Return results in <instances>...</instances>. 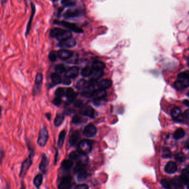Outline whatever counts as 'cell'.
<instances>
[{"instance_id": "6da1fadb", "label": "cell", "mask_w": 189, "mask_h": 189, "mask_svg": "<svg viewBox=\"0 0 189 189\" xmlns=\"http://www.w3.org/2000/svg\"><path fill=\"white\" fill-rule=\"evenodd\" d=\"M174 86L176 89L181 90L189 86V71H185L179 74L178 80L174 82Z\"/></svg>"}, {"instance_id": "7a4b0ae2", "label": "cell", "mask_w": 189, "mask_h": 189, "mask_svg": "<svg viewBox=\"0 0 189 189\" xmlns=\"http://www.w3.org/2000/svg\"><path fill=\"white\" fill-rule=\"evenodd\" d=\"M50 36L61 42L71 38L72 32L61 28H55L50 32Z\"/></svg>"}, {"instance_id": "3957f363", "label": "cell", "mask_w": 189, "mask_h": 189, "mask_svg": "<svg viewBox=\"0 0 189 189\" xmlns=\"http://www.w3.org/2000/svg\"><path fill=\"white\" fill-rule=\"evenodd\" d=\"M92 149V142L88 140L81 141L78 145V150L84 154H87L91 152Z\"/></svg>"}, {"instance_id": "277c9868", "label": "cell", "mask_w": 189, "mask_h": 189, "mask_svg": "<svg viewBox=\"0 0 189 189\" xmlns=\"http://www.w3.org/2000/svg\"><path fill=\"white\" fill-rule=\"evenodd\" d=\"M54 23L57 24V25L62 26L68 29H69V30L78 33H81L83 32L82 29L79 28V27H78L75 23H69V22H66V21H56V20L54 21Z\"/></svg>"}, {"instance_id": "5b68a950", "label": "cell", "mask_w": 189, "mask_h": 189, "mask_svg": "<svg viewBox=\"0 0 189 189\" xmlns=\"http://www.w3.org/2000/svg\"><path fill=\"white\" fill-rule=\"evenodd\" d=\"M49 138V134L47 129L45 127L41 129L39 133V136L38 138V145L40 147H43L45 146L47 142L48 141Z\"/></svg>"}, {"instance_id": "8992f818", "label": "cell", "mask_w": 189, "mask_h": 189, "mask_svg": "<svg viewBox=\"0 0 189 189\" xmlns=\"http://www.w3.org/2000/svg\"><path fill=\"white\" fill-rule=\"evenodd\" d=\"M83 12L79 8H69L63 14L64 19H69L77 18L83 15Z\"/></svg>"}, {"instance_id": "52a82bcc", "label": "cell", "mask_w": 189, "mask_h": 189, "mask_svg": "<svg viewBox=\"0 0 189 189\" xmlns=\"http://www.w3.org/2000/svg\"><path fill=\"white\" fill-rule=\"evenodd\" d=\"M33 156V153H31L29 156L27 157V159L24 160V162L22 164L21 168L20 171V177H24V175L26 173L28 169L32 165V158Z\"/></svg>"}, {"instance_id": "ba28073f", "label": "cell", "mask_w": 189, "mask_h": 189, "mask_svg": "<svg viewBox=\"0 0 189 189\" xmlns=\"http://www.w3.org/2000/svg\"><path fill=\"white\" fill-rule=\"evenodd\" d=\"M171 115L176 122H181L184 120V115L182 113L181 109L178 107H174L171 111Z\"/></svg>"}, {"instance_id": "9c48e42d", "label": "cell", "mask_w": 189, "mask_h": 189, "mask_svg": "<svg viewBox=\"0 0 189 189\" xmlns=\"http://www.w3.org/2000/svg\"><path fill=\"white\" fill-rule=\"evenodd\" d=\"M97 132V130L96 126L93 124H89L84 129L83 133L85 136L88 138H92L96 136Z\"/></svg>"}, {"instance_id": "30bf717a", "label": "cell", "mask_w": 189, "mask_h": 189, "mask_svg": "<svg viewBox=\"0 0 189 189\" xmlns=\"http://www.w3.org/2000/svg\"><path fill=\"white\" fill-rule=\"evenodd\" d=\"M77 44L76 40L73 38H70L67 40L59 42L58 46L62 48H69L74 47Z\"/></svg>"}, {"instance_id": "8fae6325", "label": "cell", "mask_w": 189, "mask_h": 189, "mask_svg": "<svg viewBox=\"0 0 189 189\" xmlns=\"http://www.w3.org/2000/svg\"><path fill=\"white\" fill-rule=\"evenodd\" d=\"M72 178L70 176L63 177L58 185L59 189H70L72 185Z\"/></svg>"}, {"instance_id": "7c38bea8", "label": "cell", "mask_w": 189, "mask_h": 189, "mask_svg": "<svg viewBox=\"0 0 189 189\" xmlns=\"http://www.w3.org/2000/svg\"><path fill=\"white\" fill-rule=\"evenodd\" d=\"M43 82V75L42 74L39 73L37 74L35 78V91L36 94L40 93L42 87Z\"/></svg>"}, {"instance_id": "4fadbf2b", "label": "cell", "mask_w": 189, "mask_h": 189, "mask_svg": "<svg viewBox=\"0 0 189 189\" xmlns=\"http://www.w3.org/2000/svg\"><path fill=\"white\" fill-rule=\"evenodd\" d=\"M80 142V136L79 132L75 131L71 136L69 139V143L70 145L74 147L77 145H79Z\"/></svg>"}, {"instance_id": "5bb4252c", "label": "cell", "mask_w": 189, "mask_h": 189, "mask_svg": "<svg viewBox=\"0 0 189 189\" xmlns=\"http://www.w3.org/2000/svg\"><path fill=\"white\" fill-rule=\"evenodd\" d=\"M58 57L62 60H68L72 58L73 53L70 50L66 49H61L58 52Z\"/></svg>"}, {"instance_id": "9a60e30c", "label": "cell", "mask_w": 189, "mask_h": 189, "mask_svg": "<svg viewBox=\"0 0 189 189\" xmlns=\"http://www.w3.org/2000/svg\"><path fill=\"white\" fill-rule=\"evenodd\" d=\"M39 169L43 174H46L48 170V158L45 154H43Z\"/></svg>"}, {"instance_id": "2e32d148", "label": "cell", "mask_w": 189, "mask_h": 189, "mask_svg": "<svg viewBox=\"0 0 189 189\" xmlns=\"http://www.w3.org/2000/svg\"><path fill=\"white\" fill-rule=\"evenodd\" d=\"M79 74V69L76 66H73L72 68L68 69L65 72V76L69 78H75Z\"/></svg>"}, {"instance_id": "e0dca14e", "label": "cell", "mask_w": 189, "mask_h": 189, "mask_svg": "<svg viewBox=\"0 0 189 189\" xmlns=\"http://www.w3.org/2000/svg\"><path fill=\"white\" fill-rule=\"evenodd\" d=\"M177 170V164L174 162H169L165 166V171L168 174L175 173Z\"/></svg>"}, {"instance_id": "ac0fdd59", "label": "cell", "mask_w": 189, "mask_h": 189, "mask_svg": "<svg viewBox=\"0 0 189 189\" xmlns=\"http://www.w3.org/2000/svg\"><path fill=\"white\" fill-rule=\"evenodd\" d=\"M66 96L70 103L75 102L78 96L77 93H75L72 88H68L66 90Z\"/></svg>"}, {"instance_id": "d6986e66", "label": "cell", "mask_w": 189, "mask_h": 189, "mask_svg": "<svg viewBox=\"0 0 189 189\" xmlns=\"http://www.w3.org/2000/svg\"><path fill=\"white\" fill-rule=\"evenodd\" d=\"M81 113L85 116L94 118L96 116V112L91 106H87L83 108Z\"/></svg>"}, {"instance_id": "ffe728a7", "label": "cell", "mask_w": 189, "mask_h": 189, "mask_svg": "<svg viewBox=\"0 0 189 189\" xmlns=\"http://www.w3.org/2000/svg\"><path fill=\"white\" fill-rule=\"evenodd\" d=\"M106 96H107V92L105 91V90L99 89L95 90L93 95L92 97L93 99L94 100H98L105 98Z\"/></svg>"}, {"instance_id": "44dd1931", "label": "cell", "mask_w": 189, "mask_h": 189, "mask_svg": "<svg viewBox=\"0 0 189 189\" xmlns=\"http://www.w3.org/2000/svg\"><path fill=\"white\" fill-rule=\"evenodd\" d=\"M96 90L94 89V85H89L85 89L83 90L82 92V96L85 97H92L93 95L94 92Z\"/></svg>"}, {"instance_id": "7402d4cb", "label": "cell", "mask_w": 189, "mask_h": 189, "mask_svg": "<svg viewBox=\"0 0 189 189\" xmlns=\"http://www.w3.org/2000/svg\"><path fill=\"white\" fill-rule=\"evenodd\" d=\"M31 8H32V13L31 15L30 16V19H29L28 23L27 24V28H26V36L27 37V35L29 33L30 29L31 28V25H32V22L33 19V17L35 15V12H36V8H35V6L31 3Z\"/></svg>"}, {"instance_id": "603a6c76", "label": "cell", "mask_w": 189, "mask_h": 189, "mask_svg": "<svg viewBox=\"0 0 189 189\" xmlns=\"http://www.w3.org/2000/svg\"><path fill=\"white\" fill-rule=\"evenodd\" d=\"M112 82L109 79H104L98 83V87L101 89L105 90L112 86Z\"/></svg>"}, {"instance_id": "cb8c5ba5", "label": "cell", "mask_w": 189, "mask_h": 189, "mask_svg": "<svg viewBox=\"0 0 189 189\" xmlns=\"http://www.w3.org/2000/svg\"><path fill=\"white\" fill-rule=\"evenodd\" d=\"M64 116L62 113H58L57 114L54 121V124L56 127H58L61 126L63 122L64 121Z\"/></svg>"}, {"instance_id": "d4e9b609", "label": "cell", "mask_w": 189, "mask_h": 189, "mask_svg": "<svg viewBox=\"0 0 189 189\" xmlns=\"http://www.w3.org/2000/svg\"><path fill=\"white\" fill-rule=\"evenodd\" d=\"M89 83L87 82L85 80L81 79L78 82L76 85V87L78 90H84L87 88L88 86H89Z\"/></svg>"}, {"instance_id": "484cf974", "label": "cell", "mask_w": 189, "mask_h": 189, "mask_svg": "<svg viewBox=\"0 0 189 189\" xmlns=\"http://www.w3.org/2000/svg\"><path fill=\"white\" fill-rule=\"evenodd\" d=\"M185 134V132L183 128L177 129L174 133V137L175 139H180L183 138Z\"/></svg>"}, {"instance_id": "4316f807", "label": "cell", "mask_w": 189, "mask_h": 189, "mask_svg": "<svg viewBox=\"0 0 189 189\" xmlns=\"http://www.w3.org/2000/svg\"><path fill=\"white\" fill-rule=\"evenodd\" d=\"M43 182V176L42 174H38L35 176L33 180V184L37 188H39L41 186Z\"/></svg>"}, {"instance_id": "83f0119b", "label": "cell", "mask_w": 189, "mask_h": 189, "mask_svg": "<svg viewBox=\"0 0 189 189\" xmlns=\"http://www.w3.org/2000/svg\"><path fill=\"white\" fill-rule=\"evenodd\" d=\"M105 68V65L104 63L97 61H95L92 65V68L94 70H103V69Z\"/></svg>"}, {"instance_id": "f1b7e54d", "label": "cell", "mask_w": 189, "mask_h": 189, "mask_svg": "<svg viewBox=\"0 0 189 189\" xmlns=\"http://www.w3.org/2000/svg\"><path fill=\"white\" fill-rule=\"evenodd\" d=\"M93 73L92 74V80H93L97 81L98 79H100L101 76L103 75V70H94L93 69Z\"/></svg>"}, {"instance_id": "f546056e", "label": "cell", "mask_w": 189, "mask_h": 189, "mask_svg": "<svg viewBox=\"0 0 189 189\" xmlns=\"http://www.w3.org/2000/svg\"><path fill=\"white\" fill-rule=\"evenodd\" d=\"M88 174L85 169L81 170L78 173L77 179L78 181H84L86 178H87Z\"/></svg>"}, {"instance_id": "4dcf8cb0", "label": "cell", "mask_w": 189, "mask_h": 189, "mask_svg": "<svg viewBox=\"0 0 189 189\" xmlns=\"http://www.w3.org/2000/svg\"><path fill=\"white\" fill-rule=\"evenodd\" d=\"M66 132L64 130L62 131L59 134L58 140V146L59 148H61L63 146L66 137Z\"/></svg>"}, {"instance_id": "1f68e13d", "label": "cell", "mask_w": 189, "mask_h": 189, "mask_svg": "<svg viewBox=\"0 0 189 189\" xmlns=\"http://www.w3.org/2000/svg\"><path fill=\"white\" fill-rule=\"evenodd\" d=\"M93 68H90L89 66H87L84 68L83 69L82 71H81V75H82L83 77H85V78H87L89 76H91L92 73H93Z\"/></svg>"}, {"instance_id": "d6a6232c", "label": "cell", "mask_w": 189, "mask_h": 189, "mask_svg": "<svg viewBox=\"0 0 189 189\" xmlns=\"http://www.w3.org/2000/svg\"><path fill=\"white\" fill-rule=\"evenodd\" d=\"M51 78L52 82L55 85L61 84L62 82V80L61 78L58 74H52L51 75Z\"/></svg>"}, {"instance_id": "836d02e7", "label": "cell", "mask_w": 189, "mask_h": 189, "mask_svg": "<svg viewBox=\"0 0 189 189\" xmlns=\"http://www.w3.org/2000/svg\"><path fill=\"white\" fill-rule=\"evenodd\" d=\"M161 184L165 189H173V184L171 180H169L166 178L162 179L161 181Z\"/></svg>"}, {"instance_id": "e575fe53", "label": "cell", "mask_w": 189, "mask_h": 189, "mask_svg": "<svg viewBox=\"0 0 189 189\" xmlns=\"http://www.w3.org/2000/svg\"><path fill=\"white\" fill-rule=\"evenodd\" d=\"M73 162L72 160H64L62 163V168L66 170H68L71 168H72L73 166Z\"/></svg>"}, {"instance_id": "d590c367", "label": "cell", "mask_w": 189, "mask_h": 189, "mask_svg": "<svg viewBox=\"0 0 189 189\" xmlns=\"http://www.w3.org/2000/svg\"><path fill=\"white\" fill-rule=\"evenodd\" d=\"M62 5L64 7H73L76 5V0H62Z\"/></svg>"}, {"instance_id": "8d00e7d4", "label": "cell", "mask_w": 189, "mask_h": 189, "mask_svg": "<svg viewBox=\"0 0 189 189\" xmlns=\"http://www.w3.org/2000/svg\"><path fill=\"white\" fill-rule=\"evenodd\" d=\"M180 178L183 183L187 185V189H189V175L183 173L181 176H180Z\"/></svg>"}, {"instance_id": "74e56055", "label": "cell", "mask_w": 189, "mask_h": 189, "mask_svg": "<svg viewBox=\"0 0 189 189\" xmlns=\"http://www.w3.org/2000/svg\"><path fill=\"white\" fill-rule=\"evenodd\" d=\"M55 71H56V73L58 74L64 73V72L66 71V67L63 64H62L57 65L55 67Z\"/></svg>"}, {"instance_id": "f35d334b", "label": "cell", "mask_w": 189, "mask_h": 189, "mask_svg": "<svg viewBox=\"0 0 189 189\" xmlns=\"http://www.w3.org/2000/svg\"><path fill=\"white\" fill-rule=\"evenodd\" d=\"M55 95L56 97H60V98L63 97L64 95H66V90L62 87H59L55 91Z\"/></svg>"}, {"instance_id": "ab89813d", "label": "cell", "mask_w": 189, "mask_h": 189, "mask_svg": "<svg viewBox=\"0 0 189 189\" xmlns=\"http://www.w3.org/2000/svg\"><path fill=\"white\" fill-rule=\"evenodd\" d=\"M175 158L176 160L180 163L183 162L184 160H185V157L184 154L182 153H178V154H176L175 156Z\"/></svg>"}, {"instance_id": "60d3db41", "label": "cell", "mask_w": 189, "mask_h": 189, "mask_svg": "<svg viewBox=\"0 0 189 189\" xmlns=\"http://www.w3.org/2000/svg\"><path fill=\"white\" fill-rule=\"evenodd\" d=\"M57 55H58V53L57 54L55 51L52 50L49 53V55H48V58L51 61H56V59L57 57Z\"/></svg>"}, {"instance_id": "b9f144b4", "label": "cell", "mask_w": 189, "mask_h": 189, "mask_svg": "<svg viewBox=\"0 0 189 189\" xmlns=\"http://www.w3.org/2000/svg\"><path fill=\"white\" fill-rule=\"evenodd\" d=\"M83 122L82 117L78 115H75L73 117L72 123L75 124H79Z\"/></svg>"}, {"instance_id": "7bdbcfd3", "label": "cell", "mask_w": 189, "mask_h": 189, "mask_svg": "<svg viewBox=\"0 0 189 189\" xmlns=\"http://www.w3.org/2000/svg\"><path fill=\"white\" fill-rule=\"evenodd\" d=\"M105 103V98L104 99H98V100H94V104L97 106L104 105Z\"/></svg>"}, {"instance_id": "ee69618b", "label": "cell", "mask_w": 189, "mask_h": 189, "mask_svg": "<svg viewBox=\"0 0 189 189\" xmlns=\"http://www.w3.org/2000/svg\"><path fill=\"white\" fill-rule=\"evenodd\" d=\"M171 155V153L170 150L168 149H165L164 151H163V154H162V157L163 158H170Z\"/></svg>"}, {"instance_id": "f6af8a7d", "label": "cell", "mask_w": 189, "mask_h": 189, "mask_svg": "<svg viewBox=\"0 0 189 189\" xmlns=\"http://www.w3.org/2000/svg\"><path fill=\"white\" fill-rule=\"evenodd\" d=\"M62 100L61 98L60 97H56L54 100H53V104L56 106H59L61 104Z\"/></svg>"}, {"instance_id": "bcb514c9", "label": "cell", "mask_w": 189, "mask_h": 189, "mask_svg": "<svg viewBox=\"0 0 189 189\" xmlns=\"http://www.w3.org/2000/svg\"><path fill=\"white\" fill-rule=\"evenodd\" d=\"M71 80L69 78H67L66 76H65L64 79L62 80V83L66 85H69L70 84H71Z\"/></svg>"}, {"instance_id": "7dc6e473", "label": "cell", "mask_w": 189, "mask_h": 189, "mask_svg": "<svg viewBox=\"0 0 189 189\" xmlns=\"http://www.w3.org/2000/svg\"><path fill=\"white\" fill-rule=\"evenodd\" d=\"M75 189H89V187L87 184H80L76 186Z\"/></svg>"}, {"instance_id": "c3c4849f", "label": "cell", "mask_w": 189, "mask_h": 189, "mask_svg": "<svg viewBox=\"0 0 189 189\" xmlns=\"http://www.w3.org/2000/svg\"><path fill=\"white\" fill-rule=\"evenodd\" d=\"M83 105V102L82 101H79V100H78L76 101L75 103V106L76 107H81Z\"/></svg>"}, {"instance_id": "681fc988", "label": "cell", "mask_w": 189, "mask_h": 189, "mask_svg": "<svg viewBox=\"0 0 189 189\" xmlns=\"http://www.w3.org/2000/svg\"><path fill=\"white\" fill-rule=\"evenodd\" d=\"M184 118L187 119V121H189V110H187L185 111L184 113Z\"/></svg>"}, {"instance_id": "f907efd6", "label": "cell", "mask_w": 189, "mask_h": 189, "mask_svg": "<svg viewBox=\"0 0 189 189\" xmlns=\"http://www.w3.org/2000/svg\"><path fill=\"white\" fill-rule=\"evenodd\" d=\"M183 172L184 173L187 174V175H189V165L187 166V167L184 169Z\"/></svg>"}, {"instance_id": "816d5d0a", "label": "cell", "mask_w": 189, "mask_h": 189, "mask_svg": "<svg viewBox=\"0 0 189 189\" xmlns=\"http://www.w3.org/2000/svg\"><path fill=\"white\" fill-rule=\"evenodd\" d=\"M45 115V117H46L47 118V119H48V120H49V121H50V120H51V113H46Z\"/></svg>"}, {"instance_id": "f5cc1de1", "label": "cell", "mask_w": 189, "mask_h": 189, "mask_svg": "<svg viewBox=\"0 0 189 189\" xmlns=\"http://www.w3.org/2000/svg\"><path fill=\"white\" fill-rule=\"evenodd\" d=\"M183 103L184 105H186L187 107H189V100H185L183 101Z\"/></svg>"}, {"instance_id": "db71d44e", "label": "cell", "mask_w": 189, "mask_h": 189, "mask_svg": "<svg viewBox=\"0 0 189 189\" xmlns=\"http://www.w3.org/2000/svg\"><path fill=\"white\" fill-rule=\"evenodd\" d=\"M58 156V152L57 150H56V157H55V162H54V164H56V162L57 161V157Z\"/></svg>"}, {"instance_id": "11a10c76", "label": "cell", "mask_w": 189, "mask_h": 189, "mask_svg": "<svg viewBox=\"0 0 189 189\" xmlns=\"http://www.w3.org/2000/svg\"><path fill=\"white\" fill-rule=\"evenodd\" d=\"M7 0H1V5L3 6V4H5Z\"/></svg>"}, {"instance_id": "9f6ffc18", "label": "cell", "mask_w": 189, "mask_h": 189, "mask_svg": "<svg viewBox=\"0 0 189 189\" xmlns=\"http://www.w3.org/2000/svg\"><path fill=\"white\" fill-rule=\"evenodd\" d=\"M20 189H25V187H24V184H22L21 188Z\"/></svg>"}, {"instance_id": "6f0895ef", "label": "cell", "mask_w": 189, "mask_h": 189, "mask_svg": "<svg viewBox=\"0 0 189 189\" xmlns=\"http://www.w3.org/2000/svg\"><path fill=\"white\" fill-rule=\"evenodd\" d=\"M187 148L189 149V141H188V142H187Z\"/></svg>"}, {"instance_id": "680465c9", "label": "cell", "mask_w": 189, "mask_h": 189, "mask_svg": "<svg viewBox=\"0 0 189 189\" xmlns=\"http://www.w3.org/2000/svg\"><path fill=\"white\" fill-rule=\"evenodd\" d=\"M52 1H54V2H56V1H58V0H52Z\"/></svg>"}, {"instance_id": "91938a15", "label": "cell", "mask_w": 189, "mask_h": 189, "mask_svg": "<svg viewBox=\"0 0 189 189\" xmlns=\"http://www.w3.org/2000/svg\"><path fill=\"white\" fill-rule=\"evenodd\" d=\"M188 94V96H189V92H188V94Z\"/></svg>"}]
</instances>
